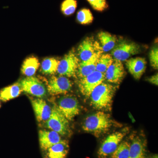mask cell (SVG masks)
I'll return each mask as SVG.
<instances>
[{"label":"cell","instance_id":"5","mask_svg":"<svg viewBox=\"0 0 158 158\" xmlns=\"http://www.w3.org/2000/svg\"><path fill=\"white\" fill-rule=\"evenodd\" d=\"M127 133V130H125L113 133L108 136L98 150V158H107L111 156L121 143Z\"/></svg>","mask_w":158,"mask_h":158},{"label":"cell","instance_id":"21","mask_svg":"<svg viewBox=\"0 0 158 158\" xmlns=\"http://www.w3.org/2000/svg\"><path fill=\"white\" fill-rule=\"evenodd\" d=\"M40 63L36 57H29L25 60L22 67V73L27 77H32L39 68Z\"/></svg>","mask_w":158,"mask_h":158},{"label":"cell","instance_id":"8","mask_svg":"<svg viewBox=\"0 0 158 158\" xmlns=\"http://www.w3.org/2000/svg\"><path fill=\"white\" fill-rule=\"evenodd\" d=\"M105 81V74L95 71L89 75L80 79L78 82L79 90L84 96L89 97L93 90Z\"/></svg>","mask_w":158,"mask_h":158},{"label":"cell","instance_id":"26","mask_svg":"<svg viewBox=\"0 0 158 158\" xmlns=\"http://www.w3.org/2000/svg\"><path fill=\"white\" fill-rule=\"evenodd\" d=\"M76 0H65L61 5V11L66 16L73 14L76 10Z\"/></svg>","mask_w":158,"mask_h":158},{"label":"cell","instance_id":"30","mask_svg":"<svg viewBox=\"0 0 158 158\" xmlns=\"http://www.w3.org/2000/svg\"><path fill=\"white\" fill-rule=\"evenodd\" d=\"M150 158H158V156L157 155H155L153 156L152 157Z\"/></svg>","mask_w":158,"mask_h":158},{"label":"cell","instance_id":"20","mask_svg":"<svg viewBox=\"0 0 158 158\" xmlns=\"http://www.w3.org/2000/svg\"><path fill=\"white\" fill-rule=\"evenodd\" d=\"M22 91L19 83L5 87L0 90V100L6 102L19 96Z\"/></svg>","mask_w":158,"mask_h":158},{"label":"cell","instance_id":"10","mask_svg":"<svg viewBox=\"0 0 158 158\" xmlns=\"http://www.w3.org/2000/svg\"><path fill=\"white\" fill-rule=\"evenodd\" d=\"M102 53L99 43L93 37H87L80 44L78 48V58L82 61H87L94 55Z\"/></svg>","mask_w":158,"mask_h":158},{"label":"cell","instance_id":"12","mask_svg":"<svg viewBox=\"0 0 158 158\" xmlns=\"http://www.w3.org/2000/svg\"><path fill=\"white\" fill-rule=\"evenodd\" d=\"M125 75V71L122 62L113 59L105 74V80L109 83L119 85L124 79Z\"/></svg>","mask_w":158,"mask_h":158},{"label":"cell","instance_id":"6","mask_svg":"<svg viewBox=\"0 0 158 158\" xmlns=\"http://www.w3.org/2000/svg\"><path fill=\"white\" fill-rule=\"evenodd\" d=\"M79 59L74 49L71 50L59 61L57 72L59 75L65 77L76 76Z\"/></svg>","mask_w":158,"mask_h":158},{"label":"cell","instance_id":"1","mask_svg":"<svg viewBox=\"0 0 158 158\" xmlns=\"http://www.w3.org/2000/svg\"><path fill=\"white\" fill-rule=\"evenodd\" d=\"M113 124L110 115L103 111H99L85 118L82 128L85 131L99 137L107 133Z\"/></svg>","mask_w":158,"mask_h":158},{"label":"cell","instance_id":"24","mask_svg":"<svg viewBox=\"0 0 158 158\" xmlns=\"http://www.w3.org/2000/svg\"><path fill=\"white\" fill-rule=\"evenodd\" d=\"M130 143L127 141L121 142L116 150L112 154L110 158H128Z\"/></svg>","mask_w":158,"mask_h":158},{"label":"cell","instance_id":"23","mask_svg":"<svg viewBox=\"0 0 158 158\" xmlns=\"http://www.w3.org/2000/svg\"><path fill=\"white\" fill-rule=\"evenodd\" d=\"M113 58L110 54H102L97 63L96 71L105 74L113 62Z\"/></svg>","mask_w":158,"mask_h":158},{"label":"cell","instance_id":"28","mask_svg":"<svg viewBox=\"0 0 158 158\" xmlns=\"http://www.w3.org/2000/svg\"><path fill=\"white\" fill-rule=\"evenodd\" d=\"M149 59L152 67L155 69L158 68V48L155 45L151 50L149 52Z\"/></svg>","mask_w":158,"mask_h":158},{"label":"cell","instance_id":"31","mask_svg":"<svg viewBox=\"0 0 158 158\" xmlns=\"http://www.w3.org/2000/svg\"><path fill=\"white\" fill-rule=\"evenodd\" d=\"M1 106H1V102H0V108H1Z\"/></svg>","mask_w":158,"mask_h":158},{"label":"cell","instance_id":"9","mask_svg":"<svg viewBox=\"0 0 158 158\" xmlns=\"http://www.w3.org/2000/svg\"><path fill=\"white\" fill-rule=\"evenodd\" d=\"M59 111L69 121H72L80 113L78 101L74 97L65 96L60 98L56 105Z\"/></svg>","mask_w":158,"mask_h":158},{"label":"cell","instance_id":"16","mask_svg":"<svg viewBox=\"0 0 158 158\" xmlns=\"http://www.w3.org/2000/svg\"><path fill=\"white\" fill-rule=\"evenodd\" d=\"M147 62L141 57L131 58L127 60L126 65L129 72L135 79L139 80L145 72Z\"/></svg>","mask_w":158,"mask_h":158},{"label":"cell","instance_id":"22","mask_svg":"<svg viewBox=\"0 0 158 158\" xmlns=\"http://www.w3.org/2000/svg\"><path fill=\"white\" fill-rule=\"evenodd\" d=\"M59 61L54 58L44 59L41 65V70L46 75H53L57 72Z\"/></svg>","mask_w":158,"mask_h":158},{"label":"cell","instance_id":"17","mask_svg":"<svg viewBox=\"0 0 158 158\" xmlns=\"http://www.w3.org/2000/svg\"><path fill=\"white\" fill-rule=\"evenodd\" d=\"M61 135L52 131L40 130L39 132L40 146L42 152L62 141Z\"/></svg>","mask_w":158,"mask_h":158},{"label":"cell","instance_id":"18","mask_svg":"<svg viewBox=\"0 0 158 158\" xmlns=\"http://www.w3.org/2000/svg\"><path fill=\"white\" fill-rule=\"evenodd\" d=\"M102 54V53L95 54L87 61L79 62L77 75L80 79L85 77L96 71L98 60Z\"/></svg>","mask_w":158,"mask_h":158},{"label":"cell","instance_id":"14","mask_svg":"<svg viewBox=\"0 0 158 158\" xmlns=\"http://www.w3.org/2000/svg\"><path fill=\"white\" fill-rule=\"evenodd\" d=\"M147 143L145 138L141 136L133 137L130 143L128 158H146Z\"/></svg>","mask_w":158,"mask_h":158},{"label":"cell","instance_id":"7","mask_svg":"<svg viewBox=\"0 0 158 158\" xmlns=\"http://www.w3.org/2000/svg\"><path fill=\"white\" fill-rule=\"evenodd\" d=\"M23 91L37 98H43L46 96L45 85L40 80L34 76L27 77L19 82Z\"/></svg>","mask_w":158,"mask_h":158},{"label":"cell","instance_id":"19","mask_svg":"<svg viewBox=\"0 0 158 158\" xmlns=\"http://www.w3.org/2000/svg\"><path fill=\"white\" fill-rule=\"evenodd\" d=\"M98 36L103 53L112 51L118 41L116 36L108 32L102 31L98 33Z\"/></svg>","mask_w":158,"mask_h":158},{"label":"cell","instance_id":"27","mask_svg":"<svg viewBox=\"0 0 158 158\" xmlns=\"http://www.w3.org/2000/svg\"><path fill=\"white\" fill-rule=\"evenodd\" d=\"M93 9L96 11H102L107 9L106 0H87Z\"/></svg>","mask_w":158,"mask_h":158},{"label":"cell","instance_id":"29","mask_svg":"<svg viewBox=\"0 0 158 158\" xmlns=\"http://www.w3.org/2000/svg\"><path fill=\"white\" fill-rule=\"evenodd\" d=\"M148 81L151 84H153L158 86V73L152 76L147 79Z\"/></svg>","mask_w":158,"mask_h":158},{"label":"cell","instance_id":"15","mask_svg":"<svg viewBox=\"0 0 158 158\" xmlns=\"http://www.w3.org/2000/svg\"><path fill=\"white\" fill-rule=\"evenodd\" d=\"M68 141L62 140L43 152L44 158H66L69 152Z\"/></svg>","mask_w":158,"mask_h":158},{"label":"cell","instance_id":"4","mask_svg":"<svg viewBox=\"0 0 158 158\" xmlns=\"http://www.w3.org/2000/svg\"><path fill=\"white\" fill-rule=\"evenodd\" d=\"M141 48L136 43L126 40L118 41L111 52L113 59L120 62L127 61L131 56L140 53Z\"/></svg>","mask_w":158,"mask_h":158},{"label":"cell","instance_id":"2","mask_svg":"<svg viewBox=\"0 0 158 158\" xmlns=\"http://www.w3.org/2000/svg\"><path fill=\"white\" fill-rule=\"evenodd\" d=\"M116 90L115 86L102 82L91 92L90 96L91 104L97 110L110 111Z\"/></svg>","mask_w":158,"mask_h":158},{"label":"cell","instance_id":"11","mask_svg":"<svg viewBox=\"0 0 158 158\" xmlns=\"http://www.w3.org/2000/svg\"><path fill=\"white\" fill-rule=\"evenodd\" d=\"M73 84L69 79L64 76H53L48 82V91L53 95L65 94L72 88Z\"/></svg>","mask_w":158,"mask_h":158},{"label":"cell","instance_id":"13","mask_svg":"<svg viewBox=\"0 0 158 158\" xmlns=\"http://www.w3.org/2000/svg\"><path fill=\"white\" fill-rule=\"evenodd\" d=\"M31 103L37 121L45 123L50 117L52 108L42 98L32 99Z\"/></svg>","mask_w":158,"mask_h":158},{"label":"cell","instance_id":"25","mask_svg":"<svg viewBox=\"0 0 158 158\" xmlns=\"http://www.w3.org/2000/svg\"><path fill=\"white\" fill-rule=\"evenodd\" d=\"M77 19L78 22L81 24H88L93 22L94 17L89 9H83L77 12Z\"/></svg>","mask_w":158,"mask_h":158},{"label":"cell","instance_id":"3","mask_svg":"<svg viewBox=\"0 0 158 158\" xmlns=\"http://www.w3.org/2000/svg\"><path fill=\"white\" fill-rule=\"evenodd\" d=\"M46 127L58 133L60 135L68 136L71 130L69 121L59 111L56 106L52 108L49 118L45 123Z\"/></svg>","mask_w":158,"mask_h":158}]
</instances>
